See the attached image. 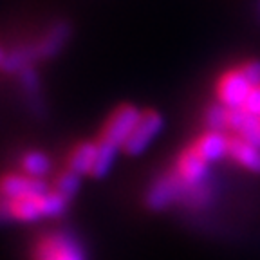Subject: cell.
I'll use <instances>...</instances> for the list:
<instances>
[{
	"mask_svg": "<svg viewBox=\"0 0 260 260\" xmlns=\"http://www.w3.org/2000/svg\"><path fill=\"white\" fill-rule=\"evenodd\" d=\"M71 201L58 193L51 183L45 188L18 195L13 199L0 197V222H32L45 217L63 215Z\"/></svg>",
	"mask_w": 260,
	"mask_h": 260,
	"instance_id": "1",
	"label": "cell"
},
{
	"mask_svg": "<svg viewBox=\"0 0 260 260\" xmlns=\"http://www.w3.org/2000/svg\"><path fill=\"white\" fill-rule=\"evenodd\" d=\"M31 260H85V253L73 233L54 230L35 239Z\"/></svg>",
	"mask_w": 260,
	"mask_h": 260,
	"instance_id": "2",
	"label": "cell"
},
{
	"mask_svg": "<svg viewBox=\"0 0 260 260\" xmlns=\"http://www.w3.org/2000/svg\"><path fill=\"white\" fill-rule=\"evenodd\" d=\"M141 114L143 110L130 105V103H123V105L116 107L112 114L105 119L96 139L100 143H105V145H110L121 150L125 141L132 134V130L136 128L138 121L141 119Z\"/></svg>",
	"mask_w": 260,
	"mask_h": 260,
	"instance_id": "3",
	"label": "cell"
},
{
	"mask_svg": "<svg viewBox=\"0 0 260 260\" xmlns=\"http://www.w3.org/2000/svg\"><path fill=\"white\" fill-rule=\"evenodd\" d=\"M190 190V184L184 183L183 179L177 175V172L172 170L159 175L150 184V188H148V191L145 195V203L154 211L165 210V208L172 206V204L179 203V201L186 203Z\"/></svg>",
	"mask_w": 260,
	"mask_h": 260,
	"instance_id": "4",
	"label": "cell"
},
{
	"mask_svg": "<svg viewBox=\"0 0 260 260\" xmlns=\"http://www.w3.org/2000/svg\"><path fill=\"white\" fill-rule=\"evenodd\" d=\"M162 128V116L157 110H143L141 119L138 121L136 128L132 130L130 138L125 141L121 152L126 155H139L145 148L159 136Z\"/></svg>",
	"mask_w": 260,
	"mask_h": 260,
	"instance_id": "5",
	"label": "cell"
},
{
	"mask_svg": "<svg viewBox=\"0 0 260 260\" xmlns=\"http://www.w3.org/2000/svg\"><path fill=\"white\" fill-rule=\"evenodd\" d=\"M251 83L246 80L239 67L226 71L224 74H220V78L217 80V98L222 105H226L228 109H240L246 102V98L251 92Z\"/></svg>",
	"mask_w": 260,
	"mask_h": 260,
	"instance_id": "6",
	"label": "cell"
},
{
	"mask_svg": "<svg viewBox=\"0 0 260 260\" xmlns=\"http://www.w3.org/2000/svg\"><path fill=\"white\" fill-rule=\"evenodd\" d=\"M208 165L210 162L195 150L193 146H190V148H184L179 154L174 170L177 172V175L186 184H190V186H201V184H204L208 174H210Z\"/></svg>",
	"mask_w": 260,
	"mask_h": 260,
	"instance_id": "7",
	"label": "cell"
},
{
	"mask_svg": "<svg viewBox=\"0 0 260 260\" xmlns=\"http://www.w3.org/2000/svg\"><path fill=\"white\" fill-rule=\"evenodd\" d=\"M96 157H98L96 139H92V141H80L71 146L67 159H65V168L78 174L80 177L90 175L94 165H96Z\"/></svg>",
	"mask_w": 260,
	"mask_h": 260,
	"instance_id": "8",
	"label": "cell"
},
{
	"mask_svg": "<svg viewBox=\"0 0 260 260\" xmlns=\"http://www.w3.org/2000/svg\"><path fill=\"white\" fill-rule=\"evenodd\" d=\"M208 162L220 161L230 152V134L219 130H206L191 145Z\"/></svg>",
	"mask_w": 260,
	"mask_h": 260,
	"instance_id": "9",
	"label": "cell"
},
{
	"mask_svg": "<svg viewBox=\"0 0 260 260\" xmlns=\"http://www.w3.org/2000/svg\"><path fill=\"white\" fill-rule=\"evenodd\" d=\"M47 184L49 183H45L42 179H32L29 175L22 174L20 170L4 172V174H0V197L13 199V197L29 193V191L42 190Z\"/></svg>",
	"mask_w": 260,
	"mask_h": 260,
	"instance_id": "10",
	"label": "cell"
},
{
	"mask_svg": "<svg viewBox=\"0 0 260 260\" xmlns=\"http://www.w3.org/2000/svg\"><path fill=\"white\" fill-rule=\"evenodd\" d=\"M228 157H232L237 165L253 174H260V146L246 141L240 136L230 134V152Z\"/></svg>",
	"mask_w": 260,
	"mask_h": 260,
	"instance_id": "11",
	"label": "cell"
},
{
	"mask_svg": "<svg viewBox=\"0 0 260 260\" xmlns=\"http://www.w3.org/2000/svg\"><path fill=\"white\" fill-rule=\"evenodd\" d=\"M18 170L32 179L44 181L53 172V161L42 150H24L18 157Z\"/></svg>",
	"mask_w": 260,
	"mask_h": 260,
	"instance_id": "12",
	"label": "cell"
},
{
	"mask_svg": "<svg viewBox=\"0 0 260 260\" xmlns=\"http://www.w3.org/2000/svg\"><path fill=\"white\" fill-rule=\"evenodd\" d=\"M69 37V27L63 24L60 25H54L51 31L45 32V37H42L40 40L37 42L35 45H31L32 49V54L35 58H51L60 51V47L65 44Z\"/></svg>",
	"mask_w": 260,
	"mask_h": 260,
	"instance_id": "13",
	"label": "cell"
},
{
	"mask_svg": "<svg viewBox=\"0 0 260 260\" xmlns=\"http://www.w3.org/2000/svg\"><path fill=\"white\" fill-rule=\"evenodd\" d=\"M51 186L61 193L63 197H67L69 201H73V197L76 195L78 188H80V175L74 174V172L63 168L61 172L54 174L53 181H51Z\"/></svg>",
	"mask_w": 260,
	"mask_h": 260,
	"instance_id": "14",
	"label": "cell"
},
{
	"mask_svg": "<svg viewBox=\"0 0 260 260\" xmlns=\"http://www.w3.org/2000/svg\"><path fill=\"white\" fill-rule=\"evenodd\" d=\"M228 121H230V109L220 102L211 103L204 112V123L208 130L228 132Z\"/></svg>",
	"mask_w": 260,
	"mask_h": 260,
	"instance_id": "15",
	"label": "cell"
},
{
	"mask_svg": "<svg viewBox=\"0 0 260 260\" xmlns=\"http://www.w3.org/2000/svg\"><path fill=\"white\" fill-rule=\"evenodd\" d=\"M116 154H118V148H114V146L98 141V157H96V165H94L90 177L102 179L103 175L109 174V170L114 165V159H116Z\"/></svg>",
	"mask_w": 260,
	"mask_h": 260,
	"instance_id": "16",
	"label": "cell"
},
{
	"mask_svg": "<svg viewBox=\"0 0 260 260\" xmlns=\"http://www.w3.org/2000/svg\"><path fill=\"white\" fill-rule=\"evenodd\" d=\"M237 67L251 83V87H260V60H246Z\"/></svg>",
	"mask_w": 260,
	"mask_h": 260,
	"instance_id": "17",
	"label": "cell"
},
{
	"mask_svg": "<svg viewBox=\"0 0 260 260\" xmlns=\"http://www.w3.org/2000/svg\"><path fill=\"white\" fill-rule=\"evenodd\" d=\"M240 109L253 114V116H260V87H253L249 96L246 98V102H244V105Z\"/></svg>",
	"mask_w": 260,
	"mask_h": 260,
	"instance_id": "18",
	"label": "cell"
},
{
	"mask_svg": "<svg viewBox=\"0 0 260 260\" xmlns=\"http://www.w3.org/2000/svg\"><path fill=\"white\" fill-rule=\"evenodd\" d=\"M253 13H255L256 22L260 24V0H255V2H253Z\"/></svg>",
	"mask_w": 260,
	"mask_h": 260,
	"instance_id": "19",
	"label": "cell"
},
{
	"mask_svg": "<svg viewBox=\"0 0 260 260\" xmlns=\"http://www.w3.org/2000/svg\"><path fill=\"white\" fill-rule=\"evenodd\" d=\"M2 60H4V53L0 51V63H2Z\"/></svg>",
	"mask_w": 260,
	"mask_h": 260,
	"instance_id": "20",
	"label": "cell"
}]
</instances>
